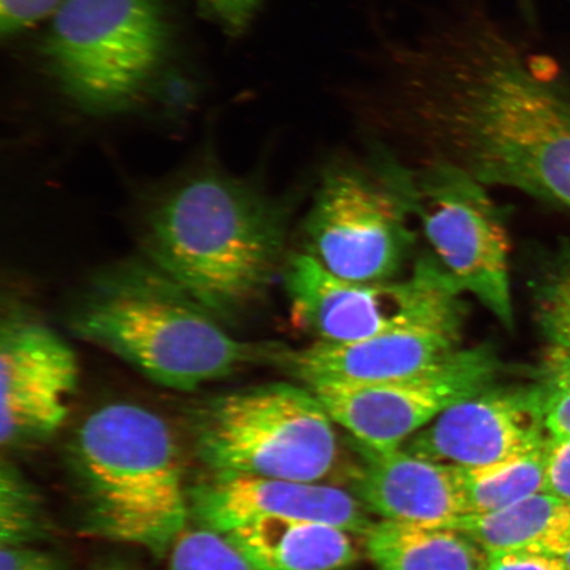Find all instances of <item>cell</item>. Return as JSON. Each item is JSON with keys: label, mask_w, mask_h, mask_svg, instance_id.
<instances>
[{"label": "cell", "mask_w": 570, "mask_h": 570, "mask_svg": "<svg viewBox=\"0 0 570 570\" xmlns=\"http://www.w3.org/2000/svg\"><path fill=\"white\" fill-rule=\"evenodd\" d=\"M342 98L375 142L416 140L424 163L570 212V90L487 0H444L383 38Z\"/></svg>", "instance_id": "1"}, {"label": "cell", "mask_w": 570, "mask_h": 570, "mask_svg": "<svg viewBox=\"0 0 570 570\" xmlns=\"http://www.w3.org/2000/svg\"><path fill=\"white\" fill-rule=\"evenodd\" d=\"M287 213L259 185L210 159L146 191L145 258L229 327L265 298L282 259Z\"/></svg>", "instance_id": "2"}, {"label": "cell", "mask_w": 570, "mask_h": 570, "mask_svg": "<svg viewBox=\"0 0 570 570\" xmlns=\"http://www.w3.org/2000/svg\"><path fill=\"white\" fill-rule=\"evenodd\" d=\"M66 323L76 337L176 391L267 366L271 347L232 336L229 326L146 258L96 271L70 302Z\"/></svg>", "instance_id": "3"}, {"label": "cell", "mask_w": 570, "mask_h": 570, "mask_svg": "<svg viewBox=\"0 0 570 570\" xmlns=\"http://www.w3.org/2000/svg\"><path fill=\"white\" fill-rule=\"evenodd\" d=\"M69 460L83 532L167 558L191 518L180 451L167 420L138 403H106L78 425Z\"/></svg>", "instance_id": "4"}, {"label": "cell", "mask_w": 570, "mask_h": 570, "mask_svg": "<svg viewBox=\"0 0 570 570\" xmlns=\"http://www.w3.org/2000/svg\"><path fill=\"white\" fill-rule=\"evenodd\" d=\"M173 52V26L161 0H66L41 41L57 89L95 117L145 104Z\"/></svg>", "instance_id": "5"}, {"label": "cell", "mask_w": 570, "mask_h": 570, "mask_svg": "<svg viewBox=\"0 0 570 570\" xmlns=\"http://www.w3.org/2000/svg\"><path fill=\"white\" fill-rule=\"evenodd\" d=\"M198 458L212 473L321 483L340 461L336 423L292 383L224 392L190 413Z\"/></svg>", "instance_id": "6"}, {"label": "cell", "mask_w": 570, "mask_h": 570, "mask_svg": "<svg viewBox=\"0 0 570 570\" xmlns=\"http://www.w3.org/2000/svg\"><path fill=\"white\" fill-rule=\"evenodd\" d=\"M374 151L412 223L422 227L433 259L461 294L474 296L512 330L510 238L487 185L452 164L409 166L386 149Z\"/></svg>", "instance_id": "7"}, {"label": "cell", "mask_w": 570, "mask_h": 570, "mask_svg": "<svg viewBox=\"0 0 570 570\" xmlns=\"http://www.w3.org/2000/svg\"><path fill=\"white\" fill-rule=\"evenodd\" d=\"M283 284L295 325L321 342L463 321L462 294L433 258L419 261L402 279L353 282L331 274L309 254H295L283 269Z\"/></svg>", "instance_id": "8"}, {"label": "cell", "mask_w": 570, "mask_h": 570, "mask_svg": "<svg viewBox=\"0 0 570 570\" xmlns=\"http://www.w3.org/2000/svg\"><path fill=\"white\" fill-rule=\"evenodd\" d=\"M411 224L374 153L368 167L326 170L305 220L306 254L342 279L394 281L416 244Z\"/></svg>", "instance_id": "9"}, {"label": "cell", "mask_w": 570, "mask_h": 570, "mask_svg": "<svg viewBox=\"0 0 570 570\" xmlns=\"http://www.w3.org/2000/svg\"><path fill=\"white\" fill-rule=\"evenodd\" d=\"M501 360L488 345L459 348L407 376L381 383L336 384L311 391L355 444L401 449L452 405L497 384ZM309 390V389H308Z\"/></svg>", "instance_id": "10"}, {"label": "cell", "mask_w": 570, "mask_h": 570, "mask_svg": "<svg viewBox=\"0 0 570 570\" xmlns=\"http://www.w3.org/2000/svg\"><path fill=\"white\" fill-rule=\"evenodd\" d=\"M80 382L68 342L10 301L0 327V443L21 448L60 430Z\"/></svg>", "instance_id": "11"}, {"label": "cell", "mask_w": 570, "mask_h": 570, "mask_svg": "<svg viewBox=\"0 0 570 570\" xmlns=\"http://www.w3.org/2000/svg\"><path fill=\"white\" fill-rule=\"evenodd\" d=\"M548 439L539 382L494 384L449 407L402 448L420 458L473 470L530 453Z\"/></svg>", "instance_id": "12"}, {"label": "cell", "mask_w": 570, "mask_h": 570, "mask_svg": "<svg viewBox=\"0 0 570 570\" xmlns=\"http://www.w3.org/2000/svg\"><path fill=\"white\" fill-rule=\"evenodd\" d=\"M462 324L420 326L352 342L271 344L267 366L306 389L381 383L411 375L459 351Z\"/></svg>", "instance_id": "13"}, {"label": "cell", "mask_w": 570, "mask_h": 570, "mask_svg": "<svg viewBox=\"0 0 570 570\" xmlns=\"http://www.w3.org/2000/svg\"><path fill=\"white\" fill-rule=\"evenodd\" d=\"M189 503L197 524L223 533L262 518L318 520L361 537L374 523L351 491L323 482L212 473L189 490Z\"/></svg>", "instance_id": "14"}, {"label": "cell", "mask_w": 570, "mask_h": 570, "mask_svg": "<svg viewBox=\"0 0 570 570\" xmlns=\"http://www.w3.org/2000/svg\"><path fill=\"white\" fill-rule=\"evenodd\" d=\"M361 454L351 475L352 494L383 520L448 525L468 514L460 468L420 458L403 448Z\"/></svg>", "instance_id": "15"}, {"label": "cell", "mask_w": 570, "mask_h": 570, "mask_svg": "<svg viewBox=\"0 0 570 570\" xmlns=\"http://www.w3.org/2000/svg\"><path fill=\"white\" fill-rule=\"evenodd\" d=\"M226 534L259 570H344L358 558L353 533L318 520L262 518Z\"/></svg>", "instance_id": "16"}, {"label": "cell", "mask_w": 570, "mask_h": 570, "mask_svg": "<svg viewBox=\"0 0 570 570\" xmlns=\"http://www.w3.org/2000/svg\"><path fill=\"white\" fill-rule=\"evenodd\" d=\"M380 570H484L488 554L468 534L449 525L380 520L363 534Z\"/></svg>", "instance_id": "17"}, {"label": "cell", "mask_w": 570, "mask_h": 570, "mask_svg": "<svg viewBox=\"0 0 570 570\" xmlns=\"http://www.w3.org/2000/svg\"><path fill=\"white\" fill-rule=\"evenodd\" d=\"M468 534L484 553H551L570 539V503L547 493L489 514L466 515L448 524Z\"/></svg>", "instance_id": "18"}, {"label": "cell", "mask_w": 570, "mask_h": 570, "mask_svg": "<svg viewBox=\"0 0 570 570\" xmlns=\"http://www.w3.org/2000/svg\"><path fill=\"white\" fill-rule=\"evenodd\" d=\"M547 443L498 465L462 469L466 515L489 514L508 509L525 498L543 493Z\"/></svg>", "instance_id": "19"}, {"label": "cell", "mask_w": 570, "mask_h": 570, "mask_svg": "<svg viewBox=\"0 0 570 570\" xmlns=\"http://www.w3.org/2000/svg\"><path fill=\"white\" fill-rule=\"evenodd\" d=\"M534 318L546 351L570 353V244L544 263L533 284Z\"/></svg>", "instance_id": "20"}, {"label": "cell", "mask_w": 570, "mask_h": 570, "mask_svg": "<svg viewBox=\"0 0 570 570\" xmlns=\"http://www.w3.org/2000/svg\"><path fill=\"white\" fill-rule=\"evenodd\" d=\"M49 531L42 502L12 463L0 465V547H30Z\"/></svg>", "instance_id": "21"}, {"label": "cell", "mask_w": 570, "mask_h": 570, "mask_svg": "<svg viewBox=\"0 0 570 570\" xmlns=\"http://www.w3.org/2000/svg\"><path fill=\"white\" fill-rule=\"evenodd\" d=\"M164 570H259L226 533L188 527L167 556Z\"/></svg>", "instance_id": "22"}, {"label": "cell", "mask_w": 570, "mask_h": 570, "mask_svg": "<svg viewBox=\"0 0 570 570\" xmlns=\"http://www.w3.org/2000/svg\"><path fill=\"white\" fill-rule=\"evenodd\" d=\"M66 0H0V32L16 36L52 18Z\"/></svg>", "instance_id": "23"}, {"label": "cell", "mask_w": 570, "mask_h": 570, "mask_svg": "<svg viewBox=\"0 0 570 570\" xmlns=\"http://www.w3.org/2000/svg\"><path fill=\"white\" fill-rule=\"evenodd\" d=\"M548 436L570 440V383L538 377Z\"/></svg>", "instance_id": "24"}, {"label": "cell", "mask_w": 570, "mask_h": 570, "mask_svg": "<svg viewBox=\"0 0 570 570\" xmlns=\"http://www.w3.org/2000/svg\"><path fill=\"white\" fill-rule=\"evenodd\" d=\"M198 3L214 23L226 32L237 35L244 32L263 0H198Z\"/></svg>", "instance_id": "25"}, {"label": "cell", "mask_w": 570, "mask_h": 570, "mask_svg": "<svg viewBox=\"0 0 570 570\" xmlns=\"http://www.w3.org/2000/svg\"><path fill=\"white\" fill-rule=\"evenodd\" d=\"M543 493L570 503V440L548 439Z\"/></svg>", "instance_id": "26"}, {"label": "cell", "mask_w": 570, "mask_h": 570, "mask_svg": "<svg viewBox=\"0 0 570 570\" xmlns=\"http://www.w3.org/2000/svg\"><path fill=\"white\" fill-rule=\"evenodd\" d=\"M484 570H569L553 556L530 552H511L488 556Z\"/></svg>", "instance_id": "27"}, {"label": "cell", "mask_w": 570, "mask_h": 570, "mask_svg": "<svg viewBox=\"0 0 570 570\" xmlns=\"http://www.w3.org/2000/svg\"><path fill=\"white\" fill-rule=\"evenodd\" d=\"M0 570H59L46 553L31 547H0Z\"/></svg>", "instance_id": "28"}, {"label": "cell", "mask_w": 570, "mask_h": 570, "mask_svg": "<svg viewBox=\"0 0 570 570\" xmlns=\"http://www.w3.org/2000/svg\"><path fill=\"white\" fill-rule=\"evenodd\" d=\"M538 377L570 383V353L546 351Z\"/></svg>", "instance_id": "29"}, {"label": "cell", "mask_w": 570, "mask_h": 570, "mask_svg": "<svg viewBox=\"0 0 570 570\" xmlns=\"http://www.w3.org/2000/svg\"><path fill=\"white\" fill-rule=\"evenodd\" d=\"M547 554L553 556L554 559H558L562 566L570 570V539Z\"/></svg>", "instance_id": "30"}]
</instances>
